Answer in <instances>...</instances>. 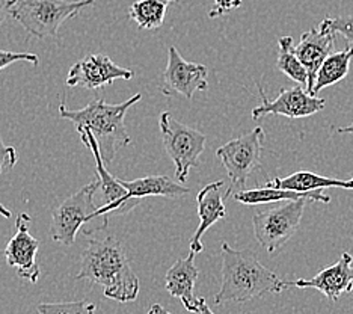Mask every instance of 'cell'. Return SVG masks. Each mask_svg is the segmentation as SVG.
Here are the masks:
<instances>
[{
    "mask_svg": "<svg viewBox=\"0 0 353 314\" xmlns=\"http://www.w3.org/2000/svg\"><path fill=\"white\" fill-rule=\"evenodd\" d=\"M95 310V304L88 301L37 305V314H94Z\"/></svg>",
    "mask_w": 353,
    "mask_h": 314,
    "instance_id": "cell-24",
    "label": "cell"
},
{
    "mask_svg": "<svg viewBox=\"0 0 353 314\" xmlns=\"http://www.w3.org/2000/svg\"><path fill=\"white\" fill-rule=\"evenodd\" d=\"M232 198H234L237 203H242L245 206H260V204L276 203V201H296L302 198L308 201H316V203H323V204L331 203V197L325 195L323 192L299 193L293 190L275 189V188L268 186V184L264 188L239 190L236 193H232Z\"/></svg>",
    "mask_w": 353,
    "mask_h": 314,
    "instance_id": "cell-20",
    "label": "cell"
},
{
    "mask_svg": "<svg viewBox=\"0 0 353 314\" xmlns=\"http://www.w3.org/2000/svg\"><path fill=\"white\" fill-rule=\"evenodd\" d=\"M141 99V94H134L132 99L119 104H109L101 99H95L86 108L77 110L68 109L62 103L59 106V115L70 119L77 130L91 132L99 144L104 164H110L118 150L132 142L124 124V117L127 110Z\"/></svg>",
    "mask_w": 353,
    "mask_h": 314,
    "instance_id": "cell-3",
    "label": "cell"
},
{
    "mask_svg": "<svg viewBox=\"0 0 353 314\" xmlns=\"http://www.w3.org/2000/svg\"><path fill=\"white\" fill-rule=\"evenodd\" d=\"M30 217L28 213H20L15 219V235L10 239L5 248V259L8 266L15 269L20 278L37 283L39 278V266L37 254L39 240L29 233Z\"/></svg>",
    "mask_w": 353,
    "mask_h": 314,
    "instance_id": "cell-13",
    "label": "cell"
},
{
    "mask_svg": "<svg viewBox=\"0 0 353 314\" xmlns=\"http://www.w3.org/2000/svg\"><path fill=\"white\" fill-rule=\"evenodd\" d=\"M148 314H172V313H170L166 308H163L160 304H152L151 308L148 310Z\"/></svg>",
    "mask_w": 353,
    "mask_h": 314,
    "instance_id": "cell-30",
    "label": "cell"
},
{
    "mask_svg": "<svg viewBox=\"0 0 353 314\" xmlns=\"http://www.w3.org/2000/svg\"><path fill=\"white\" fill-rule=\"evenodd\" d=\"M0 215H2L3 217H11V212L8 210V208L2 203H0Z\"/></svg>",
    "mask_w": 353,
    "mask_h": 314,
    "instance_id": "cell-33",
    "label": "cell"
},
{
    "mask_svg": "<svg viewBox=\"0 0 353 314\" xmlns=\"http://www.w3.org/2000/svg\"><path fill=\"white\" fill-rule=\"evenodd\" d=\"M175 0H136L128 8V17L136 21L139 29H159L162 26L168 6Z\"/></svg>",
    "mask_w": 353,
    "mask_h": 314,
    "instance_id": "cell-22",
    "label": "cell"
},
{
    "mask_svg": "<svg viewBox=\"0 0 353 314\" xmlns=\"http://www.w3.org/2000/svg\"><path fill=\"white\" fill-rule=\"evenodd\" d=\"M339 133H341V135H346V133H349V135H353V121H352V123H350L349 126L339 128Z\"/></svg>",
    "mask_w": 353,
    "mask_h": 314,
    "instance_id": "cell-32",
    "label": "cell"
},
{
    "mask_svg": "<svg viewBox=\"0 0 353 314\" xmlns=\"http://www.w3.org/2000/svg\"><path fill=\"white\" fill-rule=\"evenodd\" d=\"M327 28L331 29L334 34H340L347 39L349 43L353 44V15H341L336 19H325Z\"/></svg>",
    "mask_w": 353,
    "mask_h": 314,
    "instance_id": "cell-25",
    "label": "cell"
},
{
    "mask_svg": "<svg viewBox=\"0 0 353 314\" xmlns=\"http://www.w3.org/2000/svg\"><path fill=\"white\" fill-rule=\"evenodd\" d=\"M80 135V139L86 145L88 148L92 151L95 157V168H97V179L100 180V189L103 195V204L95 212V219H103L108 222L106 215L110 212H119V213H128L136 207L127 199L128 192L124 188L123 180L117 179L112 175L108 169L106 164L101 157V153L99 148V144L95 141L94 135L88 130H77Z\"/></svg>",
    "mask_w": 353,
    "mask_h": 314,
    "instance_id": "cell-12",
    "label": "cell"
},
{
    "mask_svg": "<svg viewBox=\"0 0 353 314\" xmlns=\"http://www.w3.org/2000/svg\"><path fill=\"white\" fill-rule=\"evenodd\" d=\"M95 5V0H17L11 17L39 39L56 38L61 24L83 10Z\"/></svg>",
    "mask_w": 353,
    "mask_h": 314,
    "instance_id": "cell-4",
    "label": "cell"
},
{
    "mask_svg": "<svg viewBox=\"0 0 353 314\" xmlns=\"http://www.w3.org/2000/svg\"><path fill=\"white\" fill-rule=\"evenodd\" d=\"M353 59V47L349 46L341 52L331 53L317 71V77L312 88V95H317L327 86L341 82L346 79L350 70V62Z\"/></svg>",
    "mask_w": 353,
    "mask_h": 314,
    "instance_id": "cell-21",
    "label": "cell"
},
{
    "mask_svg": "<svg viewBox=\"0 0 353 314\" xmlns=\"http://www.w3.org/2000/svg\"><path fill=\"white\" fill-rule=\"evenodd\" d=\"M19 61H26L37 66L38 63V56L32 55V53H14V52H6V50H0V71L6 68L8 66H11L14 62Z\"/></svg>",
    "mask_w": 353,
    "mask_h": 314,
    "instance_id": "cell-27",
    "label": "cell"
},
{
    "mask_svg": "<svg viewBox=\"0 0 353 314\" xmlns=\"http://www.w3.org/2000/svg\"><path fill=\"white\" fill-rule=\"evenodd\" d=\"M335 46V34L327 28L325 20L320 23L319 28H312L308 32H303L301 43L294 47L299 61L308 72V94L312 95V88L317 77V71L322 63L332 53Z\"/></svg>",
    "mask_w": 353,
    "mask_h": 314,
    "instance_id": "cell-15",
    "label": "cell"
},
{
    "mask_svg": "<svg viewBox=\"0 0 353 314\" xmlns=\"http://www.w3.org/2000/svg\"><path fill=\"white\" fill-rule=\"evenodd\" d=\"M287 287L314 288L322 292L332 302L339 301L341 295L352 292L353 288V257L349 253H344L339 262L327 266L316 277L308 279L287 281Z\"/></svg>",
    "mask_w": 353,
    "mask_h": 314,
    "instance_id": "cell-14",
    "label": "cell"
},
{
    "mask_svg": "<svg viewBox=\"0 0 353 314\" xmlns=\"http://www.w3.org/2000/svg\"><path fill=\"white\" fill-rule=\"evenodd\" d=\"M268 186L275 189H284V190H293L299 193H308V192H322L325 188H343L353 190V177L349 180H340V179H331V177H323L310 171H298L284 179H276L268 181Z\"/></svg>",
    "mask_w": 353,
    "mask_h": 314,
    "instance_id": "cell-19",
    "label": "cell"
},
{
    "mask_svg": "<svg viewBox=\"0 0 353 314\" xmlns=\"http://www.w3.org/2000/svg\"><path fill=\"white\" fill-rule=\"evenodd\" d=\"M223 186V181L218 180L210 184H207L201 190H199L196 197V204H198V216H199V225L195 231V235L190 239V251L199 254L204 249L203 246V236L205 231L212 227L213 224L219 222L227 217L225 210V203L222 197L221 188Z\"/></svg>",
    "mask_w": 353,
    "mask_h": 314,
    "instance_id": "cell-16",
    "label": "cell"
},
{
    "mask_svg": "<svg viewBox=\"0 0 353 314\" xmlns=\"http://www.w3.org/2000/svg\"><path fill=\"white\" fill-rule=\"evenodd\" d=\"M276 68L281 72H284L287 77L298 82L299 86L308 90V72L294 52V43L292 37H281L278 39Z\"/></svg>",
    "mask_w": 353,
    "mask_h": 314,
    "instance_id": "cell-23",
    "label": "cell"
},
{
    "mask_svg": "<svg viewBox=\"0 0 353 314\" xmlns=\"http://www.w3.org/2000/svg\"><path fill=\"white\" fill-rule=\"evenodd\" d=\"M15 2H17V0H0V26L6 21L8 17H11Z\"/></svg>",
    "mask_w": 353,
    "mask_h": 314,
    "instance_id": "cell-29",
    "label": "cell"
},
{
    "mask_svg": "<svg viewBox=\"0 0 353 314\" xmlns=\"http://www.w3.org/2000/svg\"><path fill=\"white\" fill-rule=\"evenodd\" d=\"M133 77L134 72L132 70L117 66L109 56L88 55L70 68L67 85L71 88L80 86L83 90L95 91L114 84L118 79L130 80Z\"/></svg>",
    "mask_w": 353,
    "mask_h": 314,
    "instance_id": "cell-11",
    "label": "cell"
},
{
    "mask_svg": "<svg viewBox=\"0 0 353 314\" xmlns=\"http://www.w3.org/2000/svg\"><path fill=\"white\" fill-rule=\"evenodd\" d=\"M307 203L308 199L305 198L287 201L283 206L254 215L255 239L269 254H275L296 235Z\"/></svg>",
    "mask_w": 353,
    "mask_h": 314,
    "instance_id": "cell-7",
    "label": "cell"
},
{
    "mask_svg": "<svg viewBox=\"0 0 353 314\" xmlns=\"http://www.w3.org/2000/svg\"><path fill=\"white\" fill-rule=\"evenodd\" d=\"M264 138L266 135L263 128L255 127L254 130L223 144L216 150V156L221 159L231 180V190H245L251 173L261 164Z\"/></svg>",
    "mask_w": 353,
    "mask_h": 314,
    "instance_id": "cell-8",
    "label": "cell"
},
{
    "mask_svg": "<svg viewBox=\"0 0 353 314\" xmlns=\"http://www.w3.org/2000/svg\"><path fill=\"white\" fill-rule=\"evenodd\" d=\"M222 286L214 295V304L250 302L268 293H281L287 281L263 266L255 253L237 251L223 242L222 246Z\"/></svg>",
    "mask_w": 353,
    "mask_h": 314,
    "instance_id": "cell-2",
    "label": "cell"
},
{
    "mask_svg": "<svg viewBox=\"0 0 353 314\" xmlns=\"http://www.w3.org/2000/svg\"><path fill=\"white\" fill-rule=\"evenodd\" d=\"M123 184L128 192L127 199L134 206H138L141 199L147 197L180 198L190 193V189L181 186V183H175L168 175H148L133 181L123 180Z\"/></svg>",
    "mask_w": 353,
    "mask_h": 314,
    "instance_id": "cell-18",
    "label": "cell"
},
{
    "mask_svg": "<svg viewBox=\"0 0 353 314\" xmlns=\"http://www.w3.org/2000/svg\"><path fill=\"white\" fill-rule=\"evenodd\" d=\"M99 189L100 180L94 179L54 208L50 225V235L54 242L71 246L76 242L77 233L85 225L97 221L95 212L99 207L94 206V197Z\"/></svg>",
    "mask_w": 353,
    "mask_h": 314,
    "instance_id": "cell-6",
    "label": "cell"
},
{
    "mask_svg": "<svg viewBox=\"0 0 353 314\" xmlns=\"http://www.w3.org/2000/svg\"><path fill=\"white\" fill-rule=\"evenodd\" d=\"M198 314H214V313L212 311V308L207 305L204 297H201V304H199V313H198Z\"/></svg>",
    "mask_w": 353,
    "mask_h": 314,
    "instance_id": "cell-31",
    "label": "cell"
},
{
    "mask_svg": "<svg viewBox=\"0 0 353 314\" xmlns=\"http://www.w3.org/2000/svg\"><path fill=\"white\" fill-rule=\"evenodd\" d=\"M207 76L205 66L186 61L172 46L168 52V66L160 91L165 95H183L184 99L190 100L195 92L207 90Z\"/></svg>",
    "mask_w": 353,
    "mask_h": 314,
    "instance_id": "cell-10",
    "label": "cell"
},
{
    "mask_svg": "<svg viewBox=\"0 0 353 314\" xmlns=\"http://www.w3.org/2000/svg\"><path fill=\"white\" fill-rule=\"evenodd\" d=\"M159 126L163 147L175 165V179L184 183L190 169L199 166V157L205 150V135L176 121L170 112L160 115Z\"/></svg>",
    "mask_w": 353,
    "mask_h": 314,
    "instance_id": "cell-5",
    "label": "cell"
},
{
    "mask_svg": "<svg viewBox=\"0 0 353 314\" xmlns=\"http://www.w3.org/2000/svg\"><path fill=\"white\" fill-rule=\"evenodd\" d=\"M195 253H189L186 259L176 260L166 272V290L174 297H179L184 308L190 313H199L201 297H196L194 290L199 277V271L195 266Z\"/></svg>",
    "mask_w": 353,
    "mask_h": 314,
    "instance_id": "cell-17",
    "label": "cell"
},
{
    "mask_svg": "<svg viewBox=\"0 0 353 314\" xmlns=\"http://www.w3.org/2000/svg\"><path fill=\"white\" fill-rule=\"evenodd\" d=\"M76 278L101 286L104 296L117 302H132L139 295V278L128 263L123 244L112 236L88 242Z\"/></svg>",
    "mask_w": 353,
    "mask_h": 314,
    "instance_id": "cell-1",
    "label": "cell"
},
{
    "mask_svg": "<svg viewBox=\"0 0 353 314\" xmlns=\"http://www.w3.org/2000/svg\"><path fill=\"white\" fill-rule=\"evenodd\" d=\"M261 104L252 109V119L259 121L266 115H283L292 119L307 118L325 109L326 101L317 95H311L302 86L283 90L275 100H268L261 85L256 84Z\"/></svg>",
    "mask_w": 353,
    "mask_h": 314,
    "instance_id": "cell-9",
    "label": "cell"
},
{
    "mask_svg": "<svg viewBox=\"0 0 353 314\" xmlns=\"http://www.w3.org/2000/svg\"><path fill=\"white\" fill-rule=\"evenodd\" d=\"M17 164V153L11 145H6L0 136V174H5Z\"/></svg>",
    "mask_w": 353,
    "mask_h": 314,
    "instance_id": "cell-26",
    "label": "cell"
},
{
    "mask_svg": "<svg viewBox=\"0 0 353 314\" xmlns=\"http://www.w3.org/2000/svg\"><path fill=\"white\" fill-rule=\"evenodd\" d=\"M243 3V0H214L213 8L208 12V17L210 19H219L222 15L228 14L230 11L240 8Z\"/></svg>",
    "mask_w": 353,
    "mask_h": 314,
    "instance_id": "cell-28",
    "label": "cell"
}]
</instances>
